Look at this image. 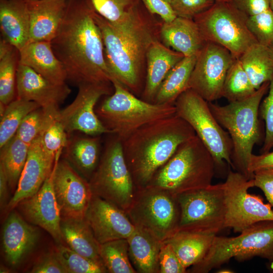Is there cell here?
<instances>
[{"label": "cell", "mask_w": 273, "mask_h": 273, "mask_svg": "<svg viewBox=\"0 0 273 273\" xmlns=\"http://www.w3.org/2000/svg\"><path fill=\"white\" fill-rule=\"evenodd\" d=\"M218 272H222V273H223V272H234V271H231V270H228V269H221L220 270H219V271H218Z\"/></svg>", "instance_id": "55"}, {"label": "cell", "mask_w": 273, "mask_h": 273, "mask_svg": "<svg viewBox=\"0 0 273 273\" xmlns=\"http://www.w3.org/2000/svg\"><path fill=\"white\" fill-rule=\"evenodd\" d=\"M54 252L67 273H102L107 271L103 261L85 257L61 244Z\"/></svg>", "instance_id": "39"}, {"label": "cell", "mask_w": 273, "mask_h": 273, "mask_svg": "<svg viewBox=\"0 0 273 273\" xmlns=\"http://www.w3.org/2000/svg\"><path fill=\"white\" fill-rule=\"evenodd\" d=\"M114 93L97 109L103 124L124 141L137 129L150 122L174 115V104L151 103L138 98L115 78Z\"/></svg>", "instance_id": "6"}, {"label": "cell", "mask_w": 273, "mask_h": 273, "mask_svg": "<svg viewBox=\"0 0 273 273\" xmlns=\"http://www.w3.org/2000/svg\"><path fill=\"white\" fill-rule=\"evenodd\" d=\"M64 149L66 160L84 176L92 177L98 163L99 139L74 138L68 140Z\"/></svg>", "instance_id": "31"}, {"label": "cell", "mask_w": 273, "mask_h": 273, "mask_svg": "<svg viewBox=\"0 0 273 273\" xmlns=\"http://www.w3.org/2000/svg\"><path fill=\"white\" fill-rule=\"evenodd\" d=\"M131 204L134 224L141 226L163 241L177 232L180 208L176 196L156 188L145 193Z\"/></svg>", "instance_id": "13"}, {"label": "cell", "mask_w": 273, "mask_h": 273, "mask_svg": "<svg viewBox=\"0 0 273 273\" xmlns=\"http://www.w3.org/2000/svg\"><path fill=\"white\" fill-rule=\"evenodd\" d=\"M159 271L161 273H184L186 268L181 263L171 245L163 241L159 254Z\"/></svg>", "instance_id": "45"}, {"label": "cell", "mask_w": 273, "mask_h": 273, "mask_svg": "<svg viewBox=\"0 0 273 273\" xmlns=\"http://www.w3.org/2000/svg\"><path fill=\"white\" fill-rule=\"evenodd\" d=\"M215 163L196 134L181 144L154 175V186L174 196L211 185Z\"/></svg>", "instance_id": "5"}, {"label": "cell", "mask_w": 273, "mask_h": 273, "mask_svg": "<svg viewBox=\"0 0 273 273\" xmlns=\"http://www.w3.org/2000/svg\"><path fill=\"white\" fill-rule=\"evenodd\" d=\"M256 90L239 60L235 59L228 71L223 85L222 97L229 102L238 101L250 97Z\"/></svg>", "instance_id": "36"}, {"label": "cell", "mask_w": 273, "mask_h": 273, "mask_svg": "<svg viewBox=\"0 0 273 273\" xmlns=\"http://www.w3.org/2000/svg\"><path fill=\"white\" fill-rule=\"evenodd\" d=\"M234 237L216 235L205 258L193 266L195 272L207 273L234 258L239 261L259 256L273 259V220L258 222Z\"/></svg>", "instance_id": "7"}, {"label": "cell", "mask_w": 273, "mask_h": 273, "mask_svg": "<svg viewBox=\"0 0 273 273\" xmlns=\"http://www.w3.org/2000/svg\"><path fill=\"white\" fill-rule=\"evenodd\" d=\"M40 234L16 211H12L3 226L2 244L4 256L12 266L19 265L32 251Z\"/></svg>", "instance_id": "20"}, {"label": "cell", "mask_w": 273, "mask_h": 273, "mask_svg": "<svg viewBox=\"0 0 273 273\" xmlns=\"http://www.w3.org/2000/svg\"><path fill=\"white\" fill-rule=\"evenodd\" d=\"M53 183L61 216L84 217L93 196L89 183L66 160L55 162Z\"/></svg>", "instance_id": "16"}, {"label": "cell", "mask_w": 273, "mask_h": 273, "mask_svg": "<svg viewBox=\"0 0 273 273\" xmlns=\"http://www.w3.org/2000/svg\"><path fill=\"white\" fill-rule=\"evenodd\" d=\"M84 217L99 244L127 239L135 229L121 209L94 194Z\"/></svg>", "instance_id": "18"}, {"label": "cell", "mask_w": 273, "mask_h": 273, "mask_svg": "<svg viewBox=\"0 0 273 273\" xmlns=\"http://www.w3.org/2000/svg\"><path fill=\"white\" fill-rule=\"evenodd\" d=\"M96 14L115 23L126 17L142 2L141 0H85Z\"/></svg>", "instance_id": "40"}, {"label": "cell", "mask_w": 273, "mask_h": 273, "mask_svg": "<svg viewBox=\"0 0 273 273\" xmlns=\"http://www.w3.org/2000/svg\"><path fill=\"white\" fill-rule=\"evenodd\" d=\"M230 2L248 17L270 9V0H231Z\"/></svg>", "instance_id": "49"}, {"label": "cell", "mask_w": 273, "mask_h": 273, "mask_svg": "<svg viewBox=\"0 0 273 273\" xmlns=\"http://www.w3.org/2000/svg\"><path fill=\"white\" fill-rule=\"evenodd\" d=\"M159 37L165 46L185 57L197 55L206 42L194 19L180 17L171 22H163Z\"/></svg>", "instance_id": "23"}, {"label": "cell", "mask_w": 273, "mask_h": 273, "mask_svg": "<svg viewBox=\"0 0 273 273\" xmlns=\"http://www.w3.org/2000/svg\"><path fill=\"white\" fill-rule=\"evenodd\" d=\"M29 146L15 135L1 148L0 164L4 168L9 188L14 193L27 159Z\"/></svg>", "instance_id": "33"}, {"label": "cell", "mask_w": 273, "mask_h": 273, "mask_svg": "<svg viewBox=\"0 0 273 273\" xmlns=\"http://www.w3.org/2000/svg\"><path fill=\"white\" fill-rule=\"evenodd\" d=\"M195 135L191 126L176 114L142 126L122 142L131 174L140 184H147L178 147Z\"/></svg>", "instance_id": "3"}, {"label": "cell", "mask_w": 273, "mask_h": 273, "mask_svg": "<svg viewBox=\"0 0 273 273\" xmlns=\"http://www.w3.org/2000/svg\"><path fill=\"white\" fill-rule=\"evenodd\" d=\"M270 57L273 62V42L268 46Z\"/></svg>", "instance_id": "53"}, {"label": "cell", "mask_w": 273, "mask_h": 273, "mask_svg": "<svg viewBox=\"0 0 273 273\" xmlns=\"http://www.w3.org/2000/svg\"><path fill=\"white\" fill-rule=\"evenodd\" d=\"M89 183L94 195L122 210L130 207L133 201V180L118 138L107 146Z\"/></svg>", "instance_id": "11"}, {"label": "cell", "mask_w": 273, "mask_h": 273, "mask_svg": "<svg viewBox=\"0 0 273 273\" xmlns=\"http://www.w3.org/2000/svg\"><path fill=\"white\" fill-rule=\"evenodd\" d=\"M51 43L67 80L77 86L111 83L102 33L85 0H68L64 19Z\"/></svg>", "instance_id": "1"}, {"label": "cell", "mask_w": 273, "mask_h": 273, "mask_svg": "<svg viewBox=\"0 0 273 273\" xmlns=\"http://www.w3.org/2000/svg\"><path fill=\"white\" fill-rule=\"evenodd\" d=\"M39 107L34 102L17 98L6 106L1 114L0 148L15 135L26 115Z\"/></svg>", "instance_id": "34"}, {"label": "cell", "mask_w": 273, "mask_h": 273, "mask_svg": "<svg viewBox=\"0 0 273 273\" xmlns=\"http://www.w3.org/2000/svg\"><path fill=\"white\" fill-rule=\"evenodd\" d=\"M127 239L114 240L100 244V255L107 271L112 273H134L128 257Z\"/></svg>", "instance_id": "35"}, {"label": "cell", "mask_w": 273, "mask_h": 273, "mask_svg": "<svg viewBox=\"0 0 273 273\" xmlns=\"http://www.w3.org/2000/svg\"><path fill=\"white\" fill-rule=\"evenodd\" d=\"M54 111L39 135L42 149L47 157L57 162L68 141L67 132Z\"/></svg>", "instance_id": "37"}, {"label": "cell", "mask_w": 273, "mask_h": 273, "mask_svg": "<svg viewBox=\"0 0 273 273\" xmlns=\"http://www.w3.org/2000/svg\"><path fill=\"white\" fill-rule=\"evenodd\" d=\"M196 59L197 55L185 57L169 71L157 92L154 103L174 104L177 98L188 89Z\"/></svg>", "instance_id": "30"}, {"label": "cell", "mask_w": 273, "mask_h": 273, "mask_svg": "<svg viewBox=\"0 0 273 273\" xmlns=\"http://www.w3.org/2000/svg\"><path fill=\"white\" fill-rule=\"evenodd\" d=\"M26 1H33V0H25Z\"/></svg>", "instance_id": "60"}, {"label": "cell", "mask_w": 273, "mask_h": 273, "mask_svg": "<svg viewBox=\"0 0 273 273\" xmlns=\"http://www.w3.org/2000/svg\"><path fill=\"white\" fill-rule=\"evenodd\" d=\"M73 101L63 110L58 117L67 133L79 131L90 135L112 133L98 116L95 106L104 95H110L109 83H85L79 85Z\"/></svg>", "instance_id": "15"}, {"label": "cell", "mask_w": 273, "mask_h": 273, "mask_svg": "<svg viewBox=\"0 0 273 273\" xmlns=\"http://www.w3.org/2000/svg\"><path fill=\"white\" fill-rule=\"evenodd\" d=\"M176 196L180 208L177 232L217 235L225 228V205L222 183Z\"/></svg>", "instance_id": "10"}, {"label": "cell", "mask_w": 273, "mask_h": 273, "mask_svg": "<svg viewBox=\"0 0 273 273\" xmlns=\"http://www.w3.org/2000/svg\"><path fill=\"white\" fill-rule=\"evenodd\" d=\"M68 1H27L30 20L29 42L52 40L64 19Z\"/></svg>", "instance_id": "22"}, {"label": "cell", "mask_w": 273, "mask_h": 273, "mask_svg": "<svg viewBox=\"0 0 273 273\" xmlns=\"http://www.w3.org/2000/svg\"><path fill=\"white\" fill-rule=\"evenodd\" d=\"M174 104L176 115L191 126L211 154L215 165L223 166L226 162L232 167L231 138L213 115L208 102L189 88L177 98Z\"/></svg>", "instance_id": "9"}, {"label": "cell", "mask_w": 273, "mask_h": 273, "mask_svg": "<svg viewBox=\"0 0 273 273\" xmlns=\"http://www.w3.org/2000/svg\"><path fill=\"white\" fill-rule=\"evenodd\" d=\"M32 273H67L54 252L47 254L33 266Z\"/></svg>", "instance_id": "47"}, {"label": "cell", "mask_w": 273, "mask_h": 273, "mask_svg": "<svg viewBox=\"0 0 273 273\" xmlns=\"http://www.w3.org/2000/svg\"><path fill=\"white\" fill-rule=\"evenodd\" d=\"M59 109L39 107L34 110L24 118L15 135L30 145L40 135L53 113Z\"/></svg>", "instance_id": "41"}, {"label": "cell", "mask_w": 273, "mask_h": 273, "mask_svg": "<svg viewBox=\"0 0 273 273\" xmlns=\"http://www.w3.org/2000/svg\"><path fill=\"white\" fill-rule=\"evenodd\" d=\"M60 230L63 240L71 249L88 258L103 261L100 255V244L85 217L61 216Z\"/></svg>", "instance_id": "27"}, {"label": "cell", "mask_w": 273, "mask_h": 273, "mask_svg": "<svg viewBox=\"0 0 273 273\" xmlns=\"http://www.w3.org/2000/svg\"><path fill=\"white\" fill-rule=\"evenodd\" d=\"M271 168H273V151L259 155L253 154L249 165V171L253 178L255 171Z\"/></svg>", "instance_id": "50"}, {"label": "cell", "mask_w": 273, "mask_h": 273, "mask_svg": "<svg viewBox=\"0 0 273 273\" xmlns=\"http://www.w3.org/2000/svg\"><path fill=\"white\" fill-rule=\"evenodd\" d=\"M270 8L273 12V0H270Z\"/></svg>", "instance_id": "57"}, {"label": "cell", "mask_w": 273, "mask_h": 273, "mask_svg": "<svg viewBox=\"0 0 273 273\" xmlns=\"http://www.w3.org/2000/svg\"><path fill=\"white\" fill-rule=\"evenodd\" d=\"M14 47L8 41L3 38L0 41V58L3 57L10 52Z\"/></svg>", "instance_id": "52"}, {"label": "cell", "mask_w": 273, "mask_h": 273, "mask_svg": "<svg viewBox=\"0 0 273 273\" xmlns=\"http://www.w3.org/2000/svg\"><path fill=\"white\" fill-rule=\"evenodd\" d=\"M215 2H230L231 0H215Z\"/></svg>", "instance_id": "58"}, {"label": "cell", "mask_w": 273, "mask_h": 273, "mask_svg": "<svg viewBox=\"0 0 273 273\" xmlns=\"http://www.w3.org/2000/svg\"><path fill=\"white\" fill-rule=\"evenodd\" d=\"M235 59L223 47L206 41L197 55L188 89L208 102L221 98L228 71Z\"/></svg>", "instance_id": "14"}, {"label": "cell", "mask_w": 273, "mask_h": 273, "mask_svg": "<svg viewBox=\"0 0 273 273\" xmlns=\"http://www.w3.org/2000/svg\"><path fill=\"white\" fill-rule=\"evenodd\" d=\"M9 271V270L5 266H1V269H0V272L2 273H3V272H8Z\"/></svg>", "instance_id": "54"}, {"label": "cell", "mask_w": 273, "mask_h": 273, "mask_svg": "<svg viewBox=\"0 0 273 273\" xmlns=\"http://www.w3.org/2000/svg\"><path fill=\"white\" fill-rule=\"evenodd\" d=\"M247 17L230 2H215L193 19L206 41L221 45L235 59H239L250 47L258 43L248 28Z\"/></svg>", "instance_id": "8"}, {"label": "cell", "mask_w": 273, "mask_h": 273, "mask_svg": "<svg viewBox=\"0 0 273 273\" xmlns=\"http://www.w3.org/2000/svg\"><path fill=\"white\" fill-rule=\"evenodd\" d=\"M164 1H166V2H168V3H170V4L171 1V0H164Z\"/></svg>", "instance_id": "59"}, {"label": "cell", "mask_w": 273, "mask_h": 273, "mask_svg": "<svg viewBox=\"0 0 273 273\" xmlns=\"http://www.w3.org/2000/svg\"><path fill=\"white\" fill-rule=\"evenodd\" d=\"M19 64L30 67L54 83L63 84L67 80L64 67L50 41L28 43L19 51Z\"/></svg>", "instance_id": "25"}, {"label": "cell", "mask_w": 273, "mask_h": 273, "mask_svg": "<svg viewBox=\"0 0 273 273\" xmlns=\"http://www.w3.org/2000/svg\"><path fill=\"white\" fill-rule=\"evenodd\" d=\"M185 57L165 46L159 39L150 45L146 56V79L143 92L145 101L154 103L157 92L169 71Z\"/></svg>", "instance_id": "24"}, {"label": "cell", "mask_w": 273, "mask_h": 273, "mask_svg": "<svg viewBox=\"0 0 273 273\" xmlns=\"http://www.w3.org/2000/svg\"><path fill=\"white\" fill-rule=\"evenodd\" d=\"M216 235L178 231L163 241L171 245L187 268L199 263L205 258Z\"/></svg>", "instance_id": "29"}, {"label": "cell", "mask_w": 273, "mask_h": 273, "mask_svg": "<svg viewBox=\"0 0 273 273\" xmlns=\"http://www.w3.org/2000/svg\"><path fill=\"white\" fill-rule=\"evenodd\" d=\"M247 25L258 43L268 47L273 42V12L270 8L248 17Z\"/></svg>", "instance_id": "42"}, {"label": "cell", "mask_w": 273, "mask_h": 273, "mask_svg": "<svg viewBox=\"0 0 273 273\" xmlns=\"http://www.w3.org/2000/svg\"><path fill=\"white\" fill-rule=\"evenodd\" d=\"M94 17L102 33L111 79H116L128 90L138 93L146 69L148 50L160 38L161 25L142 2L119 22H111L94 12Z\"/></svg>", "instance_id": "2"}, {"label": "cell", "mask_w": 273, "mask_h": 273, "mask_svg": "<svg viewBox=\"0 0 273 273\" xmlns=\"http://www.w3.org/2000/svg\"><path fill=\"white\" fill-rule=\"evenodd\" d=\"M269 85V81L265 82L250 97L226 105L208 102L213 115L231 138L232 167L248 179H253L249 165L253 148L260 138L259 109Z\"/></svg>", "instance_id": "4"}, {"label": "cell", "mask_w": 273, "mask_h": 273, "mask_svg": "<svg viewBox=\"0 0 273 273\" xmlns=\"http://www.w3.org/2000/svg\"><path fill=\"white\" fill-rule=\"evenodd\" d=\"M53 169L33 196L20 202L17 207L22 217L48 232L57 242L63 241L60 230L61 215L53 189Z\"/></svg>", "instance_id": "17"}, {"label": "cell", "mask_w": 273, "mask_h": 273, "mask_svg": "<svg viewBox=\"0 0 273 273\" xmlns=\"http://www.w3.org/2000/svg\"><path fill=\"white\" fill-rule=\"evenodd\" d=\"M267 95L262 100L259 112L265 122V135L261 149L262 153L273 148V76L269 81Z\"/></svg>", "instance_id": "43"}, {"label": "cell", "mask_w": 273, "mask_h": 273, "mask_svg": "<svg viewBox=\"0 0 273 273\" xmlns=\"http://www.w3.org/2000/svg\"><path fill=\"white\" fill-rule=\"evenodd\" d=\"M71 92L66 83H54L30 67L19 63L17 98L34 102L46 109H59Z\"/></svg>", "instance_id": "19"}, {"label": "cell", "mask_w": 273, "mask_h": 273, "mask_svg": "<svg viewBox=\"0 0 273 273\" xmlns=\"http://www.w3.org/2000/svg\"><path fill=\"white\" fill-rule=\"evenodd\" d=\"M147 10L152 15H157L164 22L173 20L177 16L170 3L164 0H141Z\"/></svg>", "instance_id": "48"}, {"label": "cell", "mask_w": 273, "mask_h": 273, "mask_svg": "<svg viewBox=\"0 0 273 273\" xmlns=\"http://www.w3.org/2000/svg\"><path fill=\"white\" fill-rule=\"evenodd\" d=\"M54 164L44 153L39 136L29 146L26 163L7 210H12L22 200L37 193L52 171Z\"/></svg>", "instance_id": "21"}, {"label": "cell", "mask_w": 273, "mask_h": 273, "mask_svg": "<svg viewBox=\"0 0 273 273\" xmlns=\"http://www.w3.org/2000/svg\"><path fill=\"white\" fill-rule=\"evenodd\" d=\"M225 205V228L235 233L258 222L273 220V208L265 204L259 196L251 194L248 189L254 187L253 179H248L242 174L230 170L222 183Z\"/></svg>", "instance_id": "12"}, {"label": "cell", "mask_w": 273, "mask_h": 273, "mask_svg": "<svg viewBox=\"0 0 273 273\" xmlns=\"http://www.w3.org/2000/svg\"><path fill=\"white\" fill-rule=\"evenodd\" d=\"M127 239L129 254L139 272L152 273L159 271V254L162 241L136 225Z\"/></svg>", "instance_id": "28"}, {"label": "cell", "mask_w": 273, "mask_h": 273, "mask_svg": "<svg viewBox=\"0 0 273 273\" xmlns=\"http://www.w3.org/2000/svg\"><path fill=\"white\" fill-rule=\"evenodd\" d=\"M269 267L270 270L273 272V259L270 261Z\"/></svg>", "instance_id": "56"}, {"label": "cell", "mask_w": 273, "mask_h": 273, "mask_svg": "<svg viewBox=\"0 0 273 273\" xmlns=\"http://www.w3.org/2000/svg\"><path fill=\"white\" fill-rule=\"evenodd\" d=\"M9 182L3 166L0 164V206L1 210L7 208L9 203Z\"/></svg>", "instance_id": "51"}, {"label": "cell", "mask_w": 273, "mask_h": 273, "mask_svg": "<svg viewBox=\"0 0 273 273\" xmlns=\"http://www.w3.org/2000/svg\"><path fill=\"white\" fill-rule=\"evenodd\" d=\"M215 2V0H171L170 5L177 17L193 19Z\"/></svg>", "instance_id": "44"}, {"label": "cell", "mask_w": 273, "mask_h": 273, "mask_svg": "<svg viewBox=\"0 0 273 273\" xmlns=\"http://www.w3.org/2000/svg\"><path fill=\"white\" fill-rule=\"evenodd\" d=\"M255 89L273 76V62L268 47L256 43L238 59Z\"/></svg>", "instance_id": "32"}, {"label": "cell", "mask_w": 273, "mask_h": 273, "mask_svg": "<svg viewBox=\"0 0 273 273\" xmlns=\"http://www.w3.org/2000/svg\"><path fill=\"white\" fill-rule=\"evenodd\" d=\"M19 51L14 48L0 58V105L5 108L15 99Z\"/></svg>", "instance_id": "38"}, {"label": "cell", "mask_w": 273, "mask_h": 273, "mask_svg": "<svg viewBox=\"0 0 273 273\" xmlns=\"http://www.w3.org/2000/svg\"><path fill=\"white\" fill-rule=\"evenodd\" d=\"M0 28L2 38L19 51L29 40L30 20L25 0H0Z\"/></svg>", "instance_id": "26"}, {"label": "cell", "mask_w": 273, "mask_h": 273, "mask_svg": "<svg viewBox=\"0 0 273 273\" xmlns=\"http://www.w3.org/2000/svg\"><path fill=\"white\" fill-rule=\"evenodd\" d=\"M254 185L260 189L273 208V168L254 172Z\"/></svg>", "instance_id": "46"}]
</instances>
